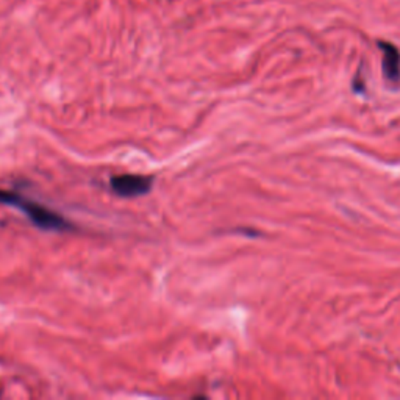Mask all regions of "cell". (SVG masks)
<instances>
[{
	"instance_id": "6da1fadb",
	"label": "cell",
	"mask_w": 400,
	"mask_h": 400,
	"mask_svg": "<svg viewBox=\"0 0 400 400\" xmlns=\"http://www.w3.org/2000/svg\"><path fill=\"white\" fill-rule=\"evenodd\" d=\"M0 203L19 210L39 230L55 233H67L76 230V225L61 213H58V211L49 208L47 205L39 203L35 199L27 197L18 191L0 190Z\"/></svg>"
},
{
	"instance_id": "7a4b0ae2",
	"label": "cell",
	"mask_w": 400,
	"mask_h": 400,
	"mask_svg": "<svg viewBox=\"0 0 400 400\" xmlns=\"http://www.w3.org/2000/svg\"><path fill=\"white\" fill-rule=\"evenodd\" d=\"M155 177L142 174H121L110 179V190L121 199L142 197L153 190Z\"/></svg>"
},
{
	"instance_id": "3957f363",
	"label": "cell",
	"mask_w": 400,
	"mask_h": 400,
	"mask_svg": "<svg viewBox=\"0 0 400 400\" xmlns=\"http://www.w3.org/2000/svg\"><path fill=\"white\" fill-rule=\"evenodd\" d=\"M379 47L383 54L381 66L385 77L392 83L400 82V52L396 45L391 43L380 41Z\"/></svg>"
}]
</instances>
